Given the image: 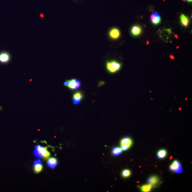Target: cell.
<instances>
[{
	"label": "cell",
	"mask_w": 192,
	"mask_h": 192,
	"mask_svg": "<svg viewBox=\"0 0 192 192\" xmlns=\"http://www.w3.org/2000/svg\"><path fill=\"white\" fill-rule=\"evenodd\" d=\"M35 156L38 158L43 157L44 160L48 159L50 156V153L47 150V147H43L40 145L35 146L34 151Z\"/></svg>",
	"instance_id": "obj_1"
},
{
	"label": "cell",
	"mask_w": 192,
	"mask_h": 192,
	"mask_svg": "<svg viewBox=\"0 0 192 192\" xmlns=\"http://www.w3.org/2000/svg\"><path fill=\"white\" fill-rule=\"evenodd\" d=\"M122 65L121 63L116 60L107 61L106 64V68L110 73L114 74L120 71Z\"/></svg>",
	"instance_id": "obj_2"
},
{
	"label": "cell",
	"mask_w": 192,
	"mask_h": 192,
	"mask_svg": "<svg viewBox=\"0 0 192 192\" xmlns=\"http://www.w3.org/2000/svg\"><path fill=\"white\" fill-rule=\"evenodd\" d=\"M108 35L110 39L113 40H116L118 39L121 36L120 30L118 28H112L109 30Z\"/></svg>",
	"instance_id": "obj_3"
},
{
	"label": "cell",
	"mask_w": 192,
	"mask_h": 192,
	"mask_svg": "<svg viewBox=\"0 0 192 192\" xmlns=\"http://www.w3.org/2000/svg\"><path fill=\"white\" fill-rule=\"evenodd\" d=\"M170 169L177 174H180L182 172V168L179 161L174 160L170 166Z\"/></svg>",
	"instance_id": "obj_4"
},
{
	"label": "cell",
	"mask_w": 192,
	"mask_h": 192,
	"mask_svg": "<svg viewBox=\"0 0 192 192\" xmlns=\"http://www.w3.org/2000/svg\"><path fill=\"white\" fill-rule=\"evenodd\" d=\"M81 86V83L80 81L76 79H73L69 80V85L67 86L70 90H76L80 88Z\"/></svg>",
	"instance_id": "obj_5"
},
{
	"label": "cell",
	"mask_w": 192,
	"mask_h": 192,
	"mask_svg": "<svg viewBox=\"0 0 192 192\" xmlns=\"http://www.w3.org/2000/svg\"><path fill=\"white\" fill-rule=\"evenodd\" d=\"M84 95L81 92H77L73 95V102L74 105H78L80 103L82 100L83 99Z\"/></svg>",
	"instance_id": "obj_6"
},
{
	"label": "cell",
	"mask_w": 192,
	"mask_h": 192,
	"mask_svg": "<svg viewBox=\"0 0 192 192\" xmlns=\"http://www.w3.org/2000/svg\"><path fill=\"white\" fill-rule=\"evenodd\" d=\"M10 55L8 52L3 51L0 52V63L6 64L10 61Z\"/></svg>",
	"instance_id": "obj_7"
},
{
	"label": "cell",
	"mask_w": 192,
	"mask_h": 192,
	"mask_svg": "<svg viewBox=\"0 0 192 192\" xmlns=\"http://www.w3.org/2000/svg\"><path fill=\"white\" fill-rule=\"evenodd\" d=\"M151 22L154 25H157L161 22V17L159 14L157 12H154L151 16Z\"/></svg>",
	"instance_id": "obj_8"
},
{
	"label": "cell",
	"mask_w": 192,
	"mask_h": 192,
	"mask_svg": "<svg viewBox=\"0 0 192 192\" xmlns=\"http://www.w3.org/2000/svg\"><path fill=\"white\" fill-rule=\"evenodd\" d=\"M43 169V166L42 164V161L40 160H37L34 161V169L35 173H40Z\"/></svg>",
	"instance_id": "obj_9"
},
{
	"label": "cell",
	"mask_w": 192,
	"mask_h": 192,
	"mask_svg": "<svg viewBox=\"0 0 192 192\" xmlns=\"http://www.w3.org/2000/svg\"><path fill=\"white\" fill-rule=\"evenodd\" d=\"M142 32V28L138 25L133 26L131 30V34L135 36L140 35L141 34Z\"/></svg>",
	"instance_id": "obj_10"
},
{
	"label": "cell",
	"mask_w": 192,
	"mask_h": 192,
	"mask_svg": "<svg viewBox=\"0 0 192 192\" xmlns=\"http://www.w3.org/2000/svg\"><path fill=\"white\" fill-rule=\"evenodd\" d=\"M126 145L130 148L133 144V140L129 137H125L122 139L120 141V145Z\"/></svg>",
	"instance_id": "obj_11"
},
{
	"label": "cell",
	"mask_w": 192,
	"mask_h": 192,
	"mask_svg": "<svg viewBox=\"0 0 192 192\" xmlns=\"http://www.w3.org/2000/svg\"><path fill=\"white\" fill-rule=\"evenodd\" d=\"M57 159L55 157L49 158L48 161L47 165L49 168L52 169L55 168L57 165Z\"/></svg>",
	"instance_id": "obj_12"
},
{
	"label": "cell",
	"mask_w": 192,
	"mask_h": 192,
	"mask_svg": "<svg viewBox=\"0 0 192 192\" xmlns=\"http://www.w3.org/2000/svg\"><path fill=\"white\" fill-rule=\"evenodd\" d=\"M180 20L182 24L184 27H188L189 21L188 16L183 14H182L180 16Z\"/></svg>",
	"instance_id": "obj_13"
},
{
	"label": "cell",
	"mask_w": 192,
	"mask_h": 192,
	"mask_svg": "<svg viewBox=\"0 0 192 192\" xmlns=\"http://www.w3.org/2000/svg\"><path fill=\"white\" fill-rule=\"evenodd\" d=\"M160 182V179L159 177L156 176H152L149 178L147 180V182L149 184H150L153 186L157 184Z\"/></svg>",
	"instance_id": "obj_14"
},
{
	"label": "cell",
	"mask_w": 192,
	"mask_h": 192,
	"mask_svg": "<svg viewBox=\"0 0 192 192\" xmlns=\"http://www.w3.org/2000/svg\"><path fill=\"white\" fill-rule=\"evenodd\" d=\"M167 152L166 150L164 149H162L159 150L157 153V156L159 158L163 159L165 157L167 156Z\"/></svg>",
	"instance_id": "obj_15"
},
{
	"label": "cell",
	"mask_w": 192,
	"mask_h": 192,
	"mask_svg": "<svg viewBox=\"0 0 192 192\" xmlns=\"http://www.w3.org/2000/svg\"><path fill=\"white\" fill-rule=\"evenodd\" d=\"M153 186L150 184L144 185L140 187V190L142 192H148L150 191Z\"/></svg>",
	"instance_id": "obj_16"
},
{
	"label": "cell",
	"mask_w": 192,
	"mask_h": 192,
	"mask_svg": "<svg viewBox=\"0 0 192 192\" xmlns=\"http://www.w3.org/2000/svg\"><path fill=\"white\" fill-rule=\"evenodd\" d=\"M122 152L120 147H114L112 150V153L114 156H120Z\"/></svg>",
	"instance_id": "obj_17"
},
{
	"label": "cell",
	"mask_w": 192,
	"mask_h": 192,
	"mask_svg": "<svg viewBox=\"0 0 192 192\" xmlns=\"http://www.w3.org/2000/svg\"><path fill=\"white\" fill-rule=\"evenodd\" d=\"M131 172L130 170L126 169L123 170L121 173L122 176L124 178H127L131 176Z\"/></svg>",
	"instance_id": "obj_18"
},
{
	"label": "cell",
	"mask_w": 192,
	"mask_h": 192,
	"mask_svg": "<svg viewBox=\"0 0 192 192\" xmlns=\"http://www.w3.org/2000/svg\"><path fill=\"white\" fill-rule=\"evenodd\" d=\"M69 80H67L65 81L64 82V85L65 86H67L69 83Z\"/></svg>",
	"instance_id": "obj_19"
},
{
	"label": "cell",
	"mask_w": 192,
	"mask_h": 192,
	"mask_svg": "<svg viewBox=\"0 0 192 192\" xmlns=\"http://www.w3.org/2000/svg\"><path fill=\"white\" fill-rule=\"evenodd\" d=\"M184 1L189 2V3H191L192 2V0H184Z\"/></svg>",
	"instance_id": "obj_20"
},
{
	"label": "cell",
	"mask_w": 192,
	"mask_h": 192,
	"mask_svg": "<svg viewBox=\"0 0 192 192\" xmlns=\"http://www.w3.org/2000/svg\"><path fill=\"white\" fill-rule=\"evenodd\" d=\"M170 58H172V59H174V57H173V56H170Z\"/></svg>",
	"instance_id": "obj_21"
},
{
	"label": "cell",
	"mask_w": 192,
	"mask_h": 192,
	"mask_svg": "<svg viewBox=\"0 0 192 192\" xmlns=\"http://www.w3.org/2000/svg\"><path fill=\"white\" fill-rule=\"evenodd\" d=\"M175 36L177 38H178L177 36V35H175Z\"/></svg>",
	"instance_id": "obj_22"
}]
</instances>
